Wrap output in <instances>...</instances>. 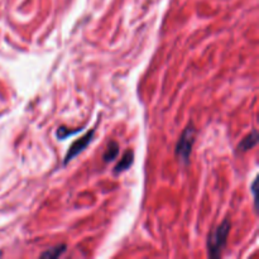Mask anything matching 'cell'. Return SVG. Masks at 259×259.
Masks as SVG:
<instances>
[{"label": "cell", "mask_w": 259, "mask_h": 259, "mask_svg": "<svg viewBox=\"0 0 259 259\" xmlns=\"http://www.w3.org/2000/svg\"><path fill=\"white\" fill-rule=\"evenodd\" d=\"M66 251V245H59V247H55L52 249H48L47 252L42 254V258H57V257L62 256V253Z\"/></svg>", "instance_id": "52a82bcc"}, {"label": "cell", "mask_w": 259, "mask_h": 259, "mask_svg": "<svg viewBox=\"0 0 259 259\" xmlns=\"http://www.w3.org/2000/svg\"><path fill=\"white\" fill-rule=\"evenodd\" d=\"M133 161H134V154H133V151H127L126 154L123 156V158L120 159V162H118V165L115 166V170L114 172L115 173H120L123 172V171L128 170L129 167H130L131 165H133Z\"/></svg>", "instance_id": "277c9868"}, {"label": "cell", "mask_w": 259, "mask_h": 259, "mask_svg": "<svg viewBox=\"0 0 259 259\" xmlns=\"http://www.w3.org/2000/svg\"><path fill=\"white\" fill-rule=\"evenodd\" d=\"M73 133H77V130H67L65 127H62V128H60L59 131H57V137H59L60 139H64V138H66V135H71V134Z\"/></svg>", "instance_id": "ba28073f"}, {"label": "cell", "mask_w": 259, "mask_h": 259, "mask_svg": "<svg viewBox=\"0 0 259 259\" xmlns=\"http://www.w3.org/2000/svg\"><path fill=\"white\" fill-rule=\"evenodd\" d=\"M231 224L230 220H224L220 225L215 228L207 237V252L209 256L212 258H216L221 254L226 242L228 235L230 233Z\"/></svg>", "instance_id": "6da1fadb"}, {"label": "cell", "mask_w": 259, "mask_h": 259, "mask_svg": "<svg viewBox=\"0 0 259 259\" xmlns=\"http://www.w3.org/2000/svg\"><path fill=\"white\" fill-rule=\"evenodd\" d=\"M94 137V130H90L86 135H84L82 138H80L78 140H76L72 145H71L70 151L66 154V158H65V163H68L72 158H75L77 154H80L81 152L84 151L85 148L90 144V142L92 140Z\"/></svg>", "instance_id": "3957f363"}, {"label": "cell", "mask_w": 259, "mask_h": 259, "mask_svg": "<svg viewBox=\"0 0 259 259\" xmlns=\"http://www.w3.org/2000/svg\"><path fill=\"white\" fill-rule=\"evenodd\" d=\"M196 129L193 126L187 127L181 134L179 142L176 144V156L182 163L187 165L190 161V156L193 152V145L195 143Z\"/></svg>", "instance_id": "7a4b0ae2"}, {"label": "cell", "mask_w": 259, "mask_h": 259, "mask_svg": "<svg viewBox=\"0 0 259 259\" xmlns=\"http://www.w3.org/2000/svg\"><path fill=\"white\" fill-rule=\"evenodd\" d=\"M118 153H119V145H118V143L110 142L108 148H106L105 153H104V161H113V159L117 158Z\"/></svg>", "instance_id": "8992f818"}, {"label": "cell", "mask_w": 259, "mask_h": 259, "mask_svg": "<svg viewBox=\"0 0 259 259\" xmlns=\"http://www.w3.org/2000/svg\"><path fill=\"white\" fill-rule=\"evenodd\" d=\"M257 143H258V135H257V131L253 130L252 134H249L248 137H245L244 139L242 140V143L239 144L238 149L240 152H245L248 149H252L253 147H256Z\"/></svg>", "instance_id": "5b68a950"}]
</instances>
